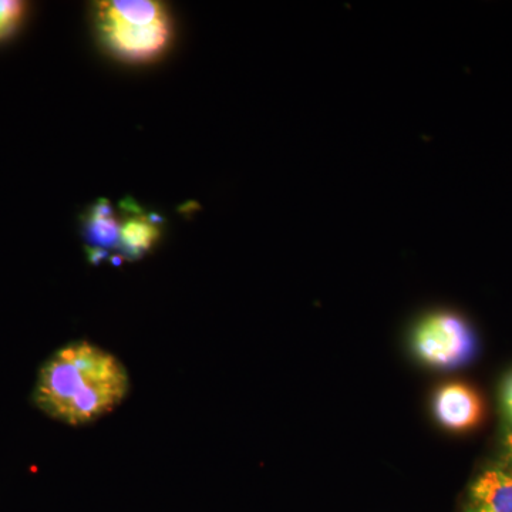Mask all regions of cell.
Returning <instances> with one entry per match:
<instances>
[{
  "instance_id": "6da1fadb",
  "label": "cell",
  "mask_w": 512,
  "mask_h": 512,
  "mask_svg": "<svg viewBox=\"0 0 512 512\" xmlns=\"http://www.w3.org/2000/svg\"><path fill=\"white\" fill-rule=\"evenodd\" d=\"M131 380L119 357L87 340L56 350L40 367L33 402L67 426L96 423L130 393Z\"/></svg>"
},
{
  "instance_id": "7a4b0ae2",
  "label": "cell",
  "mask_w": 512,
  "mask_h": 512,
  "mask_svg": "<svg viewBox=\"0 0 512 512\" xmlns=\"http://www.w3.org/2000/svg\"><path fill=\"white\" fill-rule=\"evenodd\" d=\"M101 42L128 63L156 60L173 36L167 9L153 0H107L96 6Z\"/></svg>"
},
{
  "instance_id": "3957f363",
  "label": "cell",
  "mask_w": 512,
  "mask_h": 512,
  "mask_svg": "<svg viewBox=\"0 0 512 512\" xmlns=\"http://www.w3.org/2000/svg\"><path fill=\"white\" fill-rule=\"evenodd\" d=\"M413 349L427 365L454 369L473 357L476 336L457 313L433 312L424 316L414 328Z\"/></svg>"
},
{
  "instance_id": "277c9868",
  "label": "cell",
  "mask_w": 512,
  "mask_h": 512,
  "mask_svg": "<svg viewBox=\"0 0 512 512\" xmlns=\"http://www.w3.org/2000/svg\"><path fill=\"white\" fill-rule=\"evenodd\" d=\"M434 414L448 430H471L483 420V399L466 383L446 384L434 397Z\"/></svg>"
},
{
  "instance_id": "5b68a950",
  "label": "cell",
  "mask_w": 512,
  "mask_h": 512,
  "mask_svg": "<svg viewBox=\"0 0 512 512\" xmlns=\"http://www.w3.org/2000/svg\"><path fill=\"white\" fill-rule=\"evenodd\" d=\"M467 512H512V470L488 468L471 485Z\"/></svg>"
},
{
  "instance_id": "8992f818",
  "label": "cell",
  "mask_w": 512,
  "mask_h": 512,
  "mask_svg": "<svg viewBox=\"0 0 512 512\" xmlns=\"http://www.w3.org/2000/svg\"><path fill=\"white\" fill-rule=\"evenodd\" d=\"M131 214L120 221L119 244L121 259L136 261L143 258L153 249L160 238L158 218L143 214L136 207L131 208Z\"/></svg>"
},
{
  "instance_id": "52a82bcc",
  "label": "cell",
  "mask_w": 512,
  "mask_h": 512,
  "mask_svg": "<svg viewBox=\"0 0 512 512\" xmlns=\"http://www.w3.org/2000/svg\"><path fill=\"white\" fill-rule=\"evenodd\" d=\"M120 221L114 215L113 208L107 200H99L87 212L84 220V237L90 248L106 249L117 248L119 244Z\"/></svg>"
},
{
  "instance_id": "ba28073f",
  "label": "cell",
  "mask_w": 512,
  "mask_h": 512,
  "mask_svg": "<svg viewBox=\"0 0 512 512\" xmlns=\"http://www.w3.org/2000/svg\"><path fill=\"white\" fill-rule=\"evenodd\" d=\"M26 5L16 0H0V42L18 30L25 18Z\"/></svg>"
},
{
  "instance_id": "9c48e42d",
  "label": "cell",
  "mask_w": 512,
  "mask_h": 512,
  "mask_svg": "<svg viewBox=\"0 0 512 512\" xmlns=\"http://www.w3.org/2000/svg\"><path fill=\"white\" fill-rule=\"evenodd\" d=\"M503 466L511 468L512 470V419L510 427H508L507 434H505Z\"/></svg>"
},
{
  "instance_id": "30bf717a",
  "label": "cell",
  "mask_w": 512,
  "mask_h": 512,
  "mask_svg": "<svg viewBox=\"0 0 512 512\" xmlns=\"http://www.w3.org/2000/svg\"><path fill=\"white\" fill-rule=\"evenodd\" d=\"M504 403L512 419V377L510 380H508L507 384H505Z\"/></svg>"
}]
</instances>
